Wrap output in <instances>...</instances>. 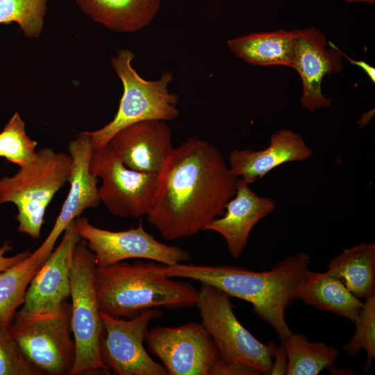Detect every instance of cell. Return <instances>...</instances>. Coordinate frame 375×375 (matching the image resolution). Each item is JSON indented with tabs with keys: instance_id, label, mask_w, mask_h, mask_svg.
I'll return each mask as SVG.
<instances>
[{
	"instance_id": "1",
	"label": "cell",
	"mask_w": 375,
	"mask_h": 375,
	"mask_svg": "<svg viewBox=\"0 0 375 375\" xmlns=\"http://www.w3.org/2000/svg\"><path fill=\"white\" fill-rule=\"evenodd\" d=\"M238 179L216 147L189 138L173 149L158 174L147 221L169 240L206 231L224 214Z\"/></svg>"
},
{
	"instance_id": "2",
	"label": "cell",
	"mask_w": 375,
	"mask_h": 375,
	"mask_svg": "<svg viewBox=\"0 0 375 375\" xmlns=\"http://www.w3.org/2000/svg\"><path fill=\"white\" fill-rule=\"evenodd\" d=\"M309 256L303 252L285 257L271 269L255 272L235 265H198L177 263L165 265L170 278H187L214 287L230 297L251 303L253 312L269 324L283 342L292 331L285 312L296 300L295 291L308 269Z\"/></svg>"
},
{
	"instance_id": "3",
	"label": "cell",
	"mask_w": 375,
	"mask_h": 375,
	"mask_svg": "<svg viewBox=\"0 0 375 375\" xmlns=\"http://www.w3.org/2000/svg\"><path fill=\"white\" fill-rule=\"evenodd\" d=\"M164 264L119 262L96 267L95 286L99 309L116 318H133L144 310L196 306L199 290L188 282L163 273Z\"/></svg>"
},
{
	"instance_id": "4",
	"label": "cell",
	"mask_w": 375,
	"mask_h": 375,
	"mask_svg": "<svg viewBox=\"0 0 375 375\" xmlns=\"http://www.w3.org/2000/svg\"><path fill=\"white\" fill-rule=\"evenodd\" d=\"M72 169L69 153L44 147L13 176L0 178V205L12 203L17 206L18 232L39 238L46 210L57 192L69 183Z\"/></svg>"
},
{
	"instance_id": "5",
	"label": "cell",
	"mask_w": 375,
	"mask_h": 375,
	"mask_svg": "<svg viewBox=\"0 0 375 375\" xmlns=\"http://www.w3.org/2000/svg\"><path fill=\"white\" fill-rule=\"evenodd\" d=\"M134 58L133 51L124 49L111 59L123 94L114 118L98 130L86 131L93 151L107 144L116 132L129 124L150 119L172 121L179 115L178 97L168 89L172 73L165 72L157 80H145L133 67Z\"/></svg>"
},
{
	"instance_id": "6",
	"label": "cell",
	"mask_w": 375,
	"mask_h": 375,
	"mask_svg": "<svg viewBox=\"0 0 375 375\" xmlns=\"http://www.w3.org/2000/svg\"><path fill=\"white\" fill-rule=\"evenodd\" d=\"M96 262L83 240L74 247L70 264L71 331L75 359L70 375L108 372L100 353L102 323L96 286Z\"/></svg>"
},
{
	"instance_id": "7",
	"label": "cell",
	"mask_w": 375,
	"mask_h": 375,
	"mask_svg": "<svg viewBox=\"0 0 375 375\" xmlns=\"http://www.w3.org/2000/svg\"><path fill=\"white\" fill-rule=\"evenodd\" d=\"M145 342L169 375H241L243 366L224 361L203 324L191 322L176 327L156 326Z\"/></svg>"
},
{
	"instance_id": "8",
	"label": "cell",
	"mask_w": 375,
	"mask_h": 375,
	"mask_svg": "<svg viewBox=\"0 0 375 375\" xmlns=\"http://www.w3.org/2000/svg\"><path fill=\"white\" fill-rule=\"evenodd\" d=\"M70 318L66 301L56 313L17 310L8 330L24 357L44 375H70L75 359Z\"/></svg>"
},
{
	"instance_id": "9",
	"label": "cell",
	"mask_w": 375,
	"mask_h": 375,
	"mask_svg": "<svg viewBox=\"0 0 375 375\" xmlns=\"http://www.w3.org/2000/svg\"><path fill=\"white\" fill-rule=\"evenodd\" d=\"M230 298L221 290L202 284L196 305L201 323L224 361L247 365L261 374L270 375L277 344L260 342L243 326L234 313Z\"/></svg>"
},
{
	"instance_id": "10",
	"label": "cell",
	"mask_w": 375,
	"mask_h": 375,
	"mask_svg": "<svg viewBox=\"0 0 375 375\" xmlns=\"http://www.w3.org/2000/svg\"><path fill=\"white\" fill-rule=\"evenodd\" d=\"M89 167L91 174L101 180L99 198L113 216L136 218L149 213L158 174L126 167L109 142L93 151Z\"/></svg>"
},
{
	"instance_id": "11",
	"label": "cell",
	"mask_w": 375,
	"mask_h": 375,
	"mask_svg": "<svg viewBox=\"0 0 375 375\" xmlns=\"http://www.w3.org/2000/svg\"><path fill=\"white\" fill-rule=\"evenodd\" d=\"M162 315L159 308H151L123 319L100 310V353L106 368L119 375H167L162 364L156 362L144 346L151 321Z\"/></svg>"
},
{
	"instance_id": "12",
	"label": "cell",
	"mask_w": 375,
	"mask_h": 375,
	"mask_svg": "<svg viewBox=\"0 0 375 375\" xmlns=\"http://www.w3.org/2000/svg\"><path fill=\"white\" fill-rule=\"evenodd\" d=\"M75 228L93 253L97 267H108L129 258H142L165 265L184 263L190 258L185 250L156 240L142 222L128 230L112 231L96 227L84 217L75 219Z\"/></svg>"
},
{
	"instance_id": "13",
	"label": "cell",
	"mask_w": 375,
	"mask_h": 375,
	"mask_svg": "<svg viewBox=\"0 0 375 375\" xmlns=\"http://www.w3.org/2000/svg\"><path fill=\"white\" fill-rule=\"evenodd\" d=\"M342 56L337 46L328 42L319 30L313 27L297 30L291 67L302 81L300 104L303 108L312 112L331 105V99L322 94V82L325 75L340 72Z\"/></svg>"
},
{
	"instance_id": "14",
	"label": "cell",
	"mask_w": 375,
	"mask_h": 375,
	"mask_svg": "<svg viewBox=\"0 0 375 375\" xmlns=\"http://www.w3.org/2000/svg\"><path fill=\"white\" fill-rule=\"evenodd\" d=\"M93 152L90 136L86 131L80 133L68 144V153L72 159L70 188L53 228L42 244L33 251L45 260L65 228L83 212L100 204L98 195V178L90 171V160Z\"/></svg>"
},
{
	"instance_id": "15",
	"label": "cell",
	"mask_w": 375,
	"mask_h": 375,
	"mask_svg": "<svg viewBox=\"0 0 375 375\" xmlns=\"http://www.w3.org/2000/svg\"><path fill=\"white\" fill-rule=\"evenodd\" d=\"M63 233L59 245L31 279L20 310L31 313H56L70 296L72 253L81 240L75 228V219Z\"/></svg>"
},
{
	"instance_id": "16",
	"label": "cell",
	"mask_w": 375,
	"mask_h": 375,
	"mask_svg": "<svg viewBox=\"0 0 375 375\" xmlns=\"http://www.w3.org/2000/svg\"><path fill=\"white\" fill-rule=\"evenodd\" d=\"M172 134L165 121L144 120L122 128L109 143L126 167L158 174L174 149Z\"/></svg>"
},
{
	"instance_id": "17",
	"label": "cell",
	"mask_w": 375,
	"mask_h": 375,
	"mask_svg": "<svg viewBox=\"0 0 375 375\" xmlns=\"http://www.w3.org/2000/svg\"><path fill=\"white\" fill-rule=\"evenodd\" d=\"M275 201L253 192L249 184L238 178L235 195L226 205V212L215 219L206 231H212L223 237L233 258L242 253L254 226L274 211Z\"/></svg>"
},
{
	"instance_id": "18",
	"label": "cell",
	"mask_w": 375,
	"mask_h": 375,
	"mask_svg": "<svg viewBox=\"0 0 375 375\" xmlns=\"http://www.w3.org/2000/svg\"><path fill=\"white\" fill-rule=\"evenodd\" d=\"M313 155L302 137L290 129H282L270 137L262 150L234 149L228 158L233 174L249 185L284 163L306 160Z\"/></svg>"
},
{
	"instance_id": "19",
	"label": "cell",
	"mask_w": 375,
	"mask_h": 375,
	"mask_svg": "<svg viewBox=\"0 0 375 375\" xmlns=\"http://www.w3.org/2000/svg\"><path fill=\"white\" fill-rule=\"evenodd\" d=\"M296 299L355 323L364 301L354 296L338 278L327 272L306 270L295 291Z\"/></svg>"
},
{
	"instance_id": "20",
	"label": "cell",
	"mask_w": 375,
	"mask_h": 375,
	"mask_svg": "<svg viewBox=\"0 0 375 375\" xmlns=\"http://www.w3.org/2000/svg\"><path fill=\"white\" fill-rule=\"evenodd\" d=\"M162 0H75L95 22L119 33H134L147 26L158 14Z\"/></svg>"
},
{
	"instance_id": "21",
	"label": "cell",
	"mask_w": 375,
	"mask_h": 375,
	"mask_svg": "<svg viewBox=\"0 0 375 375\" xmlns=\"http://www.w3.org/2000/svg\"><path fill=\"white\" fill-rule=\"evenodd\" d=\"M297 30L253 33L228 40V49L253 65L292 67Z\"/></svg>"
},
{
	"instance_id": "22",
	"label": "cell",
	"mask_w": 375,
	"mask_h": 375,
	"mask_svg": "<svg viewBox=\"0 0 375 375\" xmlns=\"http://www.w3.org/2000/svg\"><path fill=\"white\" fill-rule=\"evenodd\" d=\"M326 272L358 299L372 297L375 295V244L362 242L343 249L328 262Z\"/></svg>"
},
{
	"instance_id": "23",
	"label": "cell",
	"mask_w": 375,
	"mask_h": 375,
	"mask_svg": "<svg viewBox=\"0 0 375 375\" xmlns=\"http://www.w3.org/2000/svg\"><path fill=\"white\" fill-rule=\"evenodd\" d=\"M283 342L288 356L287 375H317L333 365L338 358L335 347L323 342H311L299 333H292Z\"/></svg>"
},
{
	"instance_id": "24",
	"label": "cell",
	"mask_w": 375,
	"mask_h": 375,
	"mask_svg": "<svg viewBox=\"0 0 375 375\" xmlns=\"http://www.w3.org/2000/svg\"><path fill=\"white\" fill-rule=\"evenodd\" d=\"M45 260L33 252L0 272V322L9 327L35 274Z\"/></svg>"
},
{
	"instance_id": "25",
	"label": "cell",
	"mask_w": 375,
	"mask_h": 375,
	"mask_svg": "<svg viewBox=\"0 0 375 375\" xmlns=\"http://www.w3.org/2000/svg\"><path fill=\"white\" fill-rule=\"evenodd\" d=\"M50 0H0V24L16 23L25 37L37 38L42 32Z\"/></svg>"
},
{
	"instance_id": "26",
	"label": "cell",
	"mask_w": 375,
	"mask_h": 375,
	"mask_svg": "<svg viewBox=\"0 0 375 375\" xmlns=\"http://www.w3.org/2000/svg\"><path fill=\"white\" fill-rule=\"evenodd\" d=\"M37 145L27 135L20 115L15 112L0 133V156L22 167L34 159Z\"/></svg>"
},
{
	"instance_id": "27",
	"label": "cell",
	"mask_w": 375,
	"mask_h": 375,
	"mask_svg": "<svg viewBox=\"0 0 375 375\" xmlns=\"http://www.w3.org/2000/svg\"><path fill=\"white\" fill-rule=\"evenodd\" d=\"M354 324L355 332L343 350L349 356L353 357L365 349L367 356L364 368L367 372L375 358V295L365 299Z\"/></svg>"
},
{
	"instance_id": "28",
	"label": "cell",
	"mask_w": 375,
	"mask_h": 375,
	"mask_svg": "<svg viewBox=\"0 0 375 375\" xmlns=\"http://www.w3.org/2000/svg\"><path fill=\"white\" fill-rule=\"evenodd\" d=\"M0 375H44L24 357L10 335L0 322Z\"/></svg>"
},
{
	"instance_id": "29",
	"label": "cell",
	"mask_w": 375,
	"mask_h": 375,
	"mask_svg": "<svg viewBox=\"0 0 375 375\" xmlns=\"http://www.w3.org/2000/svg\"><path fill=\"white\" fill-rule=\"evenodd\" d=\"M288 369V356L285 345L283 342L277 344V347L272 359L270 375H285Z\"/></svg>"
},
{
	"instance_id": "30",
	"label": "cell",
	"mask_w": 375,
	"mask_h": 375,
	"mask_svg": "<svg viewBox=\"0 0 375 375\" xmlns=\"http://www.w3.org/2000/svg\"><path fill=\"white\" fill-rule=\"evenodd\" d=\"M12 249L9 242H6L0 247V272L26 258L31 252L25 251L12 256H6L5 254Z\"/></svg>"
},
{
	"instance_id": "31",
	"label": "cell",
	"mask_w": 375,
	"mask_h": 375,
	"mask_svg": "<svg viewBox=\"0 0 375 375\" xmlns=\"http://www.w3.org/2000/svg\"><path fill=\"white\" fill-rule=\"evenodd\" d=\"M337 49L341 53L342 56L345 57L351 64L355 65L363 69L371 81L375 82V68L364 60H354L349 58L347 54L342 52L338 47Z\"/></svg>"
},
{
	"instance_id": "32",
	"label": "cell",
	"mask_w": 375,
	"mask_h": 375,
	"mask_svg": "<svg viewBox=\"0 0 375 375\" xmlns=\"http://www.w3.org/2000/svg\"><path fill=\"white\" fill-rule=\"evenodd\" d=\"M327 369L330 371L332 374H354L353 371L350 369H343L340 368V371L338 367H335L333 365L328 367Z\"/></svg>"
},
{
	"instance_id": "33",
	"label": "cell",
	"mask_w": 375,
	"mask_h": 375,
	"mask_svg": "<svg viewBox=\"0 0 375 375\" xmlns=\"http://www.w3.org/2000/svg\"><path fill=\"white\" fill-rule=\"evenodd\" d=\"M374 115V110H370L369 112L365 113L362 115L360 120H359L358 124L360 127L365 126L372 119Z\"/></svg>"
},
{
	"instance_id": "34",
	"label": "cell",
	"mask_w": 375,
	"mask_h": 375,
	"mask_svg": "<svg viewBox=\"0 0 375 375\" xmlns=\"http://www.w3.org/2000/svg\"><path fill=\"white\" fill-rule=\"evenodd\" d=\"M347 2L351 3V2H359V1H365L372 4H374L375 2V0H345Z\"/></svg>"
}]
</instances>
